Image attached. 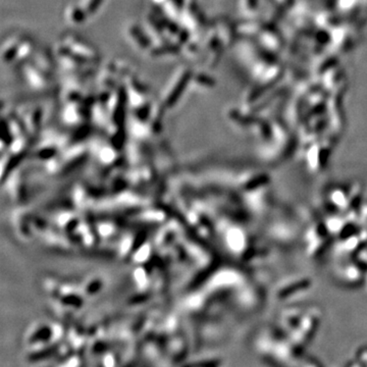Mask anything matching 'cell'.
Listing matches in <instances>:
<instances>
[{"instance_id":"1","label":"cell","mask_w":367,"mask_h":367,"mask_svg":"<svg viewBox=\"0 0 367 367\" xmlns=\"http://www.w3.org/2000/svg\"><path fill=\"white\" fill-rule=\"evenodd\" d=\"M61 44L67 47L76 56L91 64L98 61L99 52L95 46L81 36L75 34L64 35L61 39Z\"/></svg>"},{"instance_id":"2","label":"cell","mask_w":367,"mask_h":367,"mask_svg":"<svg viewBox=\"0 0 367 367\" xmlns=\"http://www.w3.org/2000/svg\"><path fill=\"white\" fill-rule=\"evenodd\" d=\"M192 74L188 68H181L174 74L170 81L166 85L164 93V104L165 105H173L174 103L181 97L188 87V83L191 80Z\"/></svg>"},{"instance_id":"3","label":"cell","mask_w":367,"mask_h":367,"mask_svg":"<svg viewBox=\"0 0 367 367\" xmlns=\"http://www.w3.org/2000/svg\"><path fill=\"white\" fill-rule=\"evenodd\" d=\"M24 77L27 83L36 90L47 89L50 85L51 75L45 73L37 67L34 62H27L24 64Z\"/></svg>"},{"instance_id":"4","label":"cell","mask_w":367,"mask_h":367,"mask_svg":"<svg viewBox=\"0 0 367 367\" xmlns=\"http://www.w3.org/2000/svg\"><path fill=\"white\" fill-rule=\"evenodd\" d=\"M126 32L130 42L138 49L149 51V49L153 46L151 39L149 38L145 29H144V27H141L140 25L131 23L127 27Z\"/></svg>"},{"instance_id":"5","label":"cell","mask_w":367,"mask_h":367,"mask_svg":"<svg viewBox=\"0 0 367 367\" xmlns=\"http://www.w3.org/2000/svg\"><path fill=\"white\" fill-rule=\"evenodd\" d=\"M182 52L181 46L174 42H165L158 45H153L149 49L150 56L154 58H163L167 56H176Z\"/></svg>"},{"instance_id":"6","label":"cell","mask_w":367,"mask_h":367,"mask_svg":"<svg viewBox=\"0 0 367 367\" xmlns=\"http://www.w3.org/2000/svg\"><path fill=\"white\" fill-rule=\"evenodd\" d=\"M21 41V37L12 36L4 42L2 47V57L5 62H12L14 60H17Z\"/></svg>"},{"instance_id":"7","label":"cell","mask_w":367,"mask_h":367,"mask_svg":"<svg viewBox=\"0 0 367 367\" xmlns=\"http://www.w3.org/2000/svg\"><path fill=\"white\" fill-rule=\"evenodd\" d=\"M87 17V12L82 5L72 4L67 8V18L69 22H71L74 25L83 24L86 21Z\"/></svg>"},{"instance_id":"8","label":"cell","mask_w":367,"mask_h":367,"mask_svg":"<svg viewBox=\"0 0 367 367\" xmlns=\"http://www.w3.org/2000/svg\"><path fill=\"white\" fill-rule=\"evenodd\" d=\"M33 62L45 73L52 75V71H53V61H52L47 52L41 51L38 52V53H34Z\"/></svg>"},{"instance_id":"9","label":"cell","mask_w":367,"mask_h":367,"mask_svg":"<svg viewBox=\"0 0 367 367\" xmlns=\"http://www.w3.org/2000/svg\"><path fill=\"white\" fill-rule=\"evenodd\" d=\"M34 55V44L30 39L22 38V41L19 47L17 60L26 61L29 57H33Z\"/></svg>"},{"instance_id":"10","label":"cell","mask_w":367,"mask_h":367,"mask_svg":"<svg viewBox=\"0 0 367 367\" xmlns=\"http://www.w3.org/2000/svg\"><path fill=\"white\" fill-rule=\"evenodd\" d=\"M102 2H103V0H84L81 5L86 10L87 15L91 16V15H94L95 12L99 9Z\"/></svg>"}]
</instances>
